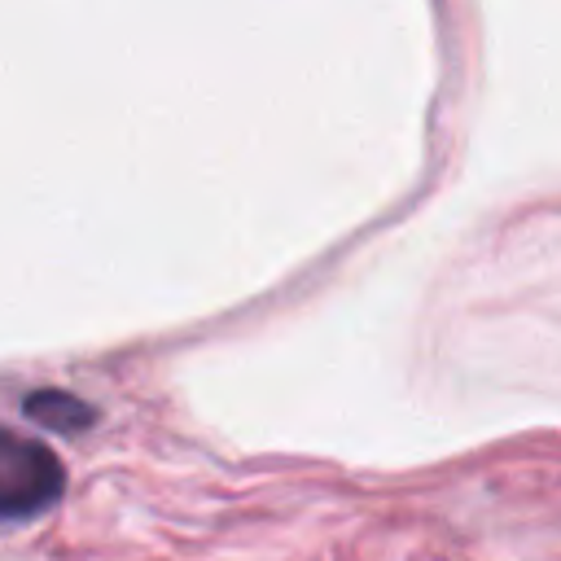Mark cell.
<instances>
[{
	"label": "cell",
	"mask_w": 561,
	"mask_h": 561,
	"mask_svg": "<svg viewBox=\"0 0 561 561\" xmlns=\"http://www.w3.org/2000/svg\"><path fill=\"white\" fill-rule=\"evenodd\" d=\"M66 491V469L61 460L13 430L0 434V517L4 522H26L44 508H53Z\"/></svg>",
	"instance_id": "obj_1"
},
{
	"label": "cell",
	"mask_w": 561,
	"mask_h": 561,
	"mask_svg": "<svg viewBox=\"0 0 561 561\" xmlns=\"http://www.w3.org/2000/svg\"><path fill=\"white\" fill-rule=\"evenodd\" d=\"M22 412H26V421H35L53 434H83L96 421L92 403H83L70 390H35V394L22 399Z\"/></svg>",
	"instance_id": "obj_2"
}]
</instances>
